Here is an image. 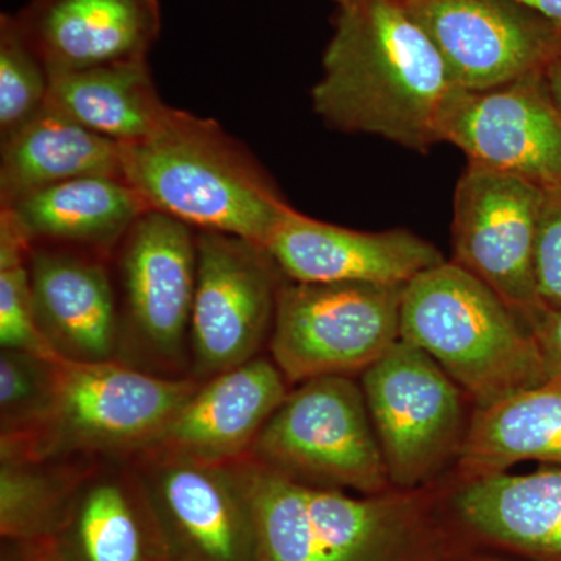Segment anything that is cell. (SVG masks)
<instances>
[{"label": "cell", "mask_w": 561, "mask_h": 561, "mask_svg": "<svg viewBox=\"0 0 561 561\" xmlns=\"http://www.w3.org/2000/svg\"><path fill=\"white\" fill-rule=\"evenodd\" d=\"M321 68L312 105L324 124L420 153L443 142L463 91L401 0H351L339 7Z\"/></svg>", "instance_id": "6da1fadb"}, {"label": "cell", "mask_w": 561, "mask_h": 561, "mask_svg": "<svg viewBox=\"0 0 561 561\" xmlns=\"http://www.w3.org/2000/svg\"><path fill=\"white\" fill-rule=\"evenodd\" d=\"M121 154L124 179L147 208L195 231L265 247L291 209L241 140L208 117L171 106L146 139L121 144Z\"/></svg>", "instance_id": "7a4b0ae2"}, {"label": "cell", "mask_w": 561, "mask_h": 561, "mask_svg": "<svg viewBox=\"0 0 561 561\" xmlns=\"http://www.w3.org/2000/svg\"><path fill=\"white\" fill-rule=\"evenodd\" d=\"M401 341L430 354L474 409L549 378L529 324L496 291L454 261L405 284Z\"/></svg>", "instance_id": "3957f363"}, {"label": "cell", "mask_w": 561, "mask_h": 561, "mask_svg": "<svg viewBox=\"0 0 561 561\" xmlns=\"http://www.w3.org/2000/svg\"><path fill=\"white\" fill-rule=\"evenodd\" d=\"M256 523L257 561H389L409 541L413 491L362 494L294 481L236 461Z\"/></svg>", "instance_id": "277c9868"}, {"label": "cell", "mask_w": 561, "mask_h": 561, "mask_svg": "<svg viewBox=\"0 0 561 561\" xmlns=\"http://www.w3.org/2000/svg\"><path fill=\"white\" fill-rule=\"evenodd\" d=\"M201 382L119 360L55 359L49 419L31 440L0 454L43 459H131L157 440Z\"/></svg>", "instance_id": "5b68a950"}, {"label": "cell", "mask_w": 561, "mask_h": 561, "mask_svg": "<svg viewBox=\"0 0 561 561\" xmlns=\"http://www.w3.org/2000/svg\"><path fill=\"white\" fill-rule=\"evenodd\" d=\"M119 313L117 360L190 378L197 236L183 221L147 210L111 254Z\"/></svg>", "instance_id": "8992f818"}, {"label": "cell", "mask_w": 561, "mask_h": 561, "mask_svg": "<svg viewBox=\"0 0 561 561\" xmlns=\"http://www.w3.org/2000/svg\"><path fill=\"white\" fill-rule=\"evenodd\" d=\"M249 459L323 489L382 494L391 486L364 390L353 376L297 383L265 423Z\"/></svg>", "instance_id": "52a82bcc"}, {"label": "cell", "mask_w": 561, "mask_h": 561, "mask_svg": "<svg viewBox=\"0 0 561 561\" xmlns=\"http://www.w3.org/2000/svg\"><path fill=\"white\" fill-rule=\"evenodd\" d=\"M404 286L287 279L268 351L290 386L364 373L401 341Z\"/></svg>", "instance_id": "ba28073f"}, {"label": "cell", "mask_w": 561, "mask_h": 561, "mask_svg": "<svg viewBox=\"0 0 561 561\" xmlns=\"http://www.w3.org/2000/svg\"><path fill=\"white\" fill-rule=\"evenodd\" d=\"M360 386L391 485L416 490L457 463L470 398L430 354L400 341L362 373Z\"/></svg>", "instance_id": "9c48e42d"}, {"label": "cell", "mask_w": 561, "mask_h": 561, "mask_svg": "<svg viewBox=\"0 0 561 561\" xmlns=\"http://www.w3.org/2000/svg\"><path fill=\"white\" fill-rule=\"evenodd\" d=\"M195 236L190 378L205 382L261 356L287 278L261 243L224 232Z\"/></svg>", "instance_id": "30bf717a"}, {"label": "cell", "mask_w": 561, "mask_h": 561, "mask_svg": "<svg viewBox=\"0 0 561 561\" xmlns=\"http://www.w3.org/2000/svg\"><path fill=\"white\" fill-rule=\"evenodd\" d=\"M546 195L530 181L474 162H468L454 194L453 261L529 327L541 312L535 251Z\"/></svg>", "instance_id": "8fae6325"}, {"label": "cell", "mask_w": 561, "mask_h": 561, "mask_svg": "<svg viewBox=\"0 0 561 561\" xmlns=\"http://www.w3.org/2000/svg\"><path fill=\"white\" fill-rule=\"evenodd\" d=\"M171 561H257L256 523L238 465L131 457Z\"/></svg>", "instance_id": "7c38bea8"}, {"label": "cell", "mask_w": 561, "mask_h": 561, "mask_svg": "<svg viewBox=\"0 0 561 561\" xmlns=\"http://www.w3.org/2000/svg\"><path fill=\"white\" fill-rule=\"evenodd\" d=\"M401 2L460 90H494L561 58V25L512 0Z\"/></svg>", "instance_id": "4fadbf2b"}, {"label": "cell", "mask_w": 561, "mask_h": 561, "mask_svg": "<svg viewBox=\"0 0 561 561\" xmlns=\"http://www.w3.org/2000/svg\"><path fill=\"white\" fill-rule=\"evenodd\" d=\"M443 142L468 162L512 173L546 192L561 191V110L545 70L494 90L461 91Z\"/></svg>", "instance_id": "5bb4252c"}, {"label": "cell", "mask_w": 561, "mask_h": 561, "mask_svg": "<svg viewBox=\"0 0 561 561\" xmlns=\"http://www.w3.org/2000/svg\"><path fill=\"white\" fill-rule=\"evenodd\" d=\"M32 561H171L131 459L88 461Z\"/></svg>", "instance_id": "9a60e30c"}, {"label": "cell", "mask_w": 561, "mask_h": 561, "mask_svg": "<svg viewBox=\"0 0 561 561\" xmlns=\"http://www.w3.org/2000/svg\"><path fill=\"white\" fill-rule=\"evenodd\" d=\"M265 249L295 283L405 286L442 264L437 247L408 230L360 231L291 208Z\"/></svg>", "instance_id": "2e32d148"}, {"label": "cell", "mask_w": 561, "mask_h": 561, "mask_svg": "<svg viewBox=\"0 0 561 561\" xmlns=\"http://www.w3.org/2000/svg\"><path fill=\"white\" fill-rule=\"evenodd\" d=\"M110 260L69 247H32L28 272L36 321L61 359L117 360L119 313Z\"/></svg>", "instance_id": "e0dca14e"}, {"label": "cell", "mask_w": 561, "mask_h": 561, "mask_svg": "<svg viewBox=\"0 0 561 561\" xmlns=\"http://www.w3.org/2000/svg\"><path fill=\"white\" fill-rule=\"evenodd\" d=\"M289 387L272 357L265 356L214 376L201 382L142 453L213 465L245 459Z\"/></svg>", "instance_id": "ac0fdd59"}, {"label": "cell", "mask_w": 561, "mask_h": 561, "mask_svg": "<svg viewBox=\"0 0 561 561\" xmlns=\"http://www.w3.org/2000/svg\"><path fill=\"white\" fill-rule=\"evenodd\" d=\"M47 72L147 60L161 32L160 0H31L16 14Z\"/></svg>", "instance_id": "d6986e66"}, {"label": "cell", "mask_w": 561, "mask_h": 561, "mask_svg": "<svg viewBox=\"0 0 561 561\" xmlns=\"http://www.w3.org/2000/svg\"><path fill=\"white\" fill-rule=\"evenodd\" d=\"M0 209L9 210L32 247H69L106 257L150 210L135 187L116 176L65 181Z\"/></svg>", "instance_id": "ffe728a7"}, {"label": "cell", "mask_w": 561, "mask_h": 561, "mask_svg": "<svg viewBox=\"0 0 561 561\" xmlns=\"http://www.w3.org/2000/svg\"><path fill=\"white\" fill-rule=\"evenodd\" d=\"M460 518L491 541L542 561H561V467L461 479Z\"/></svg>", "instance_id": "44dd1931"}, {"label": "cell", "mask_w": 561, "mask_h": 561, "mask_svg": "<svg viewBox=\"0 0 561 561\" xmlns=\"http://www.w3.org/2000/svg\"><path fill=\"white\" fill-rule=\"evenodd\" d=\"M83 176L124 179L121 144L46 106L2 142L0 208L33 192Z\"/></svg>", "instance_id": "7402d4cb"}, {"label": "cell", "mask_w": 561, "mask_h": 561, "mask_svg": "<svg viewBox=\"0 0 561 561\" xmlns=\"http://www.w3.org/2000/svg\"><path fill=\"white\" fill-rule=\"evenodd\" d=\"M527 460L561 467V376L474 409L456 465L471 479Z\"/></svg>", "instance_id": "603a6c76"}, {"label": "cell", "mask_w": 561, "mask_h": 561, "mask_svg": "<svg viewBox=\"0 0 561 561\" xmlns=\"http://www.w3.org/2000/svg\"><path fill=\"white\" fill-rule=\"evenodd\" d=\"M47 106L117 144L146 139L171 108L147 60L49 73Z\"/></svg>", "instance_id": "cb8c5ba5"}, {"label": "cell", "mask_w": 561, "mask_h": 561, "mask_svg": "<svg viewBox=\"0 0 561 561\" xmlns=\"http://www.w3.org/2000/svg\"><path fill=\"white\" fill-rule=\"evenodd\" d=\"M91 460L0 454L2 541L35 545L44 540Z\"/></svg>", "instance_id": "d4e9b609"}, {"label": "cell", "mask_w": 561, "mask_h": 561, "mask_svg": "<svg viewBox=\"0 0 561 561\" xmlns=\"http://www.w3.org/2000/svg\"><path fill=\"white\" fill-rule=\"evenodd\" d=\"M32 245L7 209H0V348L57 359L41 334L33 306Z\"/></svg>", "instance_id": "484cf974"}, {"label": "cell", "mask_w": 561, "mask_h": 561, "mask_svg": "<svg viewBox=\"0 0 561 561\" xmlns=\"http://www.w3.org/2000/svg\"><path fill=\"white\" fill-rule=\"evenodd\" d=\"M55 359L25 351H0V448L22 445L49 419Z\"/></svg>", "instance_id": "4316f807"}, {"label": "cell", "mask_w": 561, "mask_h": 561, "mask_svg": "<svg viewBox=\"0 0 561 561\" xmlns=\"http://www.w3.org/2000/svg\"><path fill=\"white\" fill-rule=\"evenodd\" d=\"M49 72L22 35L16 16H0V142L46 108Z\"/></svg>", "instance_id": "83f0119b"}, {"label": "cell", "mask_w": 561, "mask_h": 561, "mask_svg": "<svg viewBox=\"0 0 561 561\" xmlns=\"http://www.w3.org/2000/svg\"><path fill=\"white\" fill-rule=\"evenodd\" d=\"M535 284L541 311H561V191L546 195L535 251Z\"/></svg>", "instance_id": "f1b7e54d"}, {"label": "cell", "mask_w": 561, "mask_h": 561, "mask_svg": "<svg viewBox=\"0 0 561 561\" xmlns=\"http://www.w3.org/2000/svg\"><path fill=\"white\" fill-rule=\"evenodd\" d=\"M549 376H561V311H541L530 324Z\"/></svg>", "instance_id": "f546056e"}, {"label": "cell", "mask_w": 561, "mask_h": 561, "mask_svg": "<svg viewBox=\"0 0 561 561\" xmlns=\"http://www.w3.org/2000/svg\"><path fill=\"white\" fill-rule=\"evenodd\" d=\"M512 2L526 7V9L541 14L546 20L561 25V0H512Z\"/></svg>", "instance_id": "4dcf8cb0"}, {"label": "cell", "mask_w": 561, "mask_h": 561, "mask_svg": "<svg viewBox=\"0 0 561 561\" xmlns=\"http://www.w3.org/2000/svg\"><path fill=\"white\" fill-rule=\"evenodd\" d=\"M546 81H548L549 91H551L553 101L561 110V58L551 62L545 70Z\"/></svg>", "instance_id": "1f68e13d"}, {"label": "cell", "mask_w": 561, "mask_h": 561, "mask_svg": "<svg viewBox=\"0 0 561 561\" xmlns=\"http://www.w3.org/2000/svg\"><path fill=\"white\" fill-rule=\"evenodd\" d=\"M0 561H32L27 546L22 542L2 541Z\"/></svg>", "instance_id": "d6a6232c"}, {"label": "cell", "mask_w": 561, "mask_h": 561, "mask_svg": "<svg viewBox=\"0 0 561 561\" xmlns=\"http://www.w3.org/2000/svg\"><path fill=\"white\" fill-rule=\"evenodd\" d=\"M335 3H337L339 7L345 5V3L351 2V0H334Z\"/></svg>", "instance_id": "836d02e7"}]
</instances>
